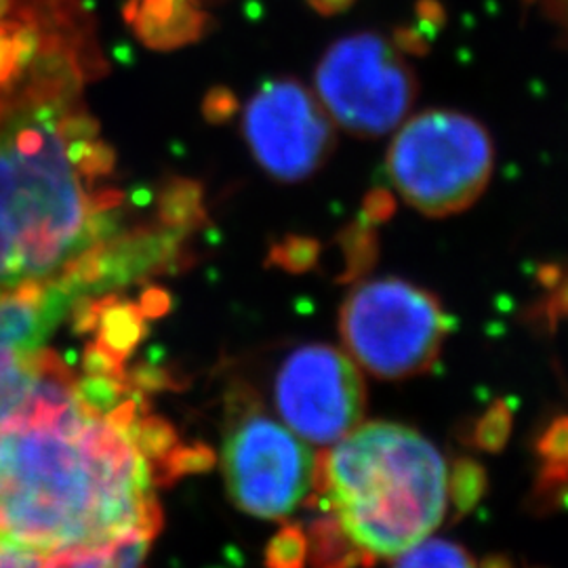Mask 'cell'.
Returning <instances> with one entry per match:
<instances>
[{"label": "cell", "mask_w": 568, "mask_h": 568, "mask_svg": "<svg viewBox=\"0 0 568 568\" xmlns=\"http://www.w3.org/2000/svg\"><path fill=\"white\" fill-rule=\"evenodd\" d=\"M142 417L129 373H79L47 347L0 417V539L49 556L131 532L154 537L163 514Z\"/></svg>", "instance_id": "cell-1"}, {"label": "cell", "mask_w": 568, "mask_h": 568, "mask_svg": "<svg viewBox=\"0 0 568 568\" xmlns=\"http://www.w3.org/2000/svg\"><path fill=\"white\" fill-rule=\"evenodd\" d=\"M84 30L44 21L0 89V286L77 278L103 253L93 180L112 161L81 105Z\"/></svg>", "instance_id": "cell-2"}, {"label": "cell", "mask_w": 568, "mask_h": 568, "mask_svg": "<svg viewBox=\"0 0 568 568\" xmlns=\"http://www.w3.org/2000/svg\"><path fill=\"white\" fill-rule=\"evenodd\" d=\"M314 487L368 558H392L427 539L447 514L445 459L424 436L366 424L316 459Z\"/></svg>", "instance_id": "cell-3"}, {"label": "cell", "mask_w": 568, "mask_h": 568, "mask_svg": "<svg viewBox=\"0 0 568 568\" xmlns=\"http://www.w3.org/2000/svg\"><path fill=\"white\" fill-rule=\"evenodd\" d=\"M495 150L487 129L453 110H429L400 124L387 173L413 209L447 217L476 203L490 180Z\"/></svg>", "instance_id": "cell-4"}, {"label": "cell", "mask_w": 568, "mask_h": 568, "mask_svg": "<svg viewBox=\"0 0 568 568\" xmlns=\"http://www.w3.org/2000/svg\"><path fill=\"white\" fill-rule=\"evenodd\" d=\"M352 358L375 377L405 379L436 363L447 316L436 297L398 278L358 284L339 316Z\"/></svg>", "instance_id": "cell-5"}, {"label": "cell", "mask_w": 568, "mask_h": 568, "mask_svg": "<svg viewBox=\"0 0 568 568\" xmlns=\"http://www.w3.org/2000/svg\"><path fill=\"white\" fill-rule=\"evenodd\" d=\"M316 91L331 121L356 135L379 138L406 121L417 82L394 42L358 32L326 49Z\"/></svg>", "instance_id": "cell-6"}, {"label": "cell", "mask_w": 568, "mask_h": 568, "mask_svg": "<svg viewBox=\"0 0 568 568\" xmlns=\"http://www.w3.org/2000/svg\"><path fill=\"white\" fill-rule=\"evenodd\" d=\"M225 483L232 501L260 518H284L314 487L316 457L295 432L255 408L227 429Z\"/></svg>", "instance_id": "cell-7"}, {"label": "cell", "mask_w": 568, "mask_h": 568, "mask_svg": "<svg viewBox=\"0 0 568 568\" xmlns=\"http://www.w3.org/2000/svg\"><path fill=\"white\" fill-rule=\"evenodd\" d=\"M274 400L284 424L300 438L326 447L361 424L365 384L344 352L331 345H304L278 368Z\"/></svg>", "instance_id": "cell-8"}, {"label": "cell", "mask_w": 568, "mask_h": 568, "mask_svg": "<svg viewBox=\"0 0 568 568\" xmlns=\"http://www.w3.org/2000/svg\"><path fill=\"white\" fill-rule=\"evenodd\" d=\"M244 138L253 159L281 182H302L333 150L325 105L295 81L264 84L244 108Z\"/></svg>", "instance_id": "cell-9"}, {"label": "cell", "mask_w": 568, "mask_h": 568, "mask_svg": "<svg viewBox=\"0 0 568 568\" xmlns=\"http://www.w3.org/2000/svg\"><path fill=\"white\" fill-rule=\"evenodd\" d=\"M81 295L65 278L0 286V417L32 379L47 339Z\"/></svg>", "instance_id": "cell-10"}, {"label": "cell", "mask_w": 568, "mask_h": 568, "mask_svg": "<svg viewBox=\"0 0 568 568\" xmlns=\"http://www.w3.org/2000/svg\"><path fill=\"white\" fill-rule=\"evenodd\" d=\"M152 539L143 532H131L100 544L60 549L44 556V568H145Z\"/></svg>", "instance_id": "cell-11"}, {"label": "cell", "mask_w": 568, "mask_h": 568, "mask_svg": "<svg viewBox=\"0 0 568 568\" xmlns=\"http://www.w3.org/2000/svg\"><path fill=\"white\" fill-rule=\"evenodd\" d=\"M307 537V556L314 568H354L356 565H373L363 549L356 548L345 535L339 520L331 514L318 518Z\"/></svg>", "instance_id": "cell-12"}, {"label": "cell", "mask_w": 568, "mask_h": 568, "mask_svg": "<svg viewBox=\"0 0 568 568\" xmlns=\"http://www.w3.org/2000/svg\"><path fill=\"white\" fill-rule=\"evenodd\" d=\"M392 568H476L466 549L445 539H424L398 554Z\"/></svg>", "instance_id": "cell-13"}, {"label": "cell", "mask_w": 568, "mask_h": 568, "mask_svg": "<svg viewBox=\"0 0 568 568\" xmlns=\"http://www.w3.org/2000/svg\"><path fill=\"white\" fill-rule=\"evenodd\" d=\"M487 476L483 466H478L471 459H462L453 466L448 493L453 497V506L459 514H466L478 504V499L485 495Z\"/></svg>", "instance_id": "cell-14"}, {"label": "cell", "mask_w": 568, "mask_h": 568, "mask_svg": "<svg viewBox=\"0 0 568 568\" xmlns=\"http://www.w3.org/2000/svg\"><path fill=\"white\" fill-rule=\"evenodd\" d=\"M307 560V537L295 525L284 527L265 548V567L304 568Z\"/></svg>", "instance_id": "cell-15"}, {"label": "cell", "mask_w": 568, "mask_h": 568, "mask_svg": "<svg viewBox=\"0 0 568 568\" xmlns=\"http://www.w3.org/2000/svg\"><path fill=\"white\" fill-rule=\"evenodd\" d=\"M511 429V413L506 403H495L476 427V445L485 450H501Z\"/></svg>", "instance_id": "cell-16"}, {"label": "cell", "mask_w": 568, "mask_h": 568, "mask_svg": "<svg viewBox=\"0 0 568 568\" xmlns=\"http://www.w3.org/2000/svg\"><path fill=\"white\" fill-rule=\"evenodd\" d=\"M539 453L546 464H567V419L558 417L544 438L539 440Z\"/></svg>", "instance_id": "cell-17"}, {"label": "cell", "mask_w": 568, "mask_h": 568, "mask_svg": "<svg viewBox=\"0 0 568 568\" xmlns=\"http://www.w3.org/2000/svg\"><path fill=\"white\" fill-rule=\"evenodd\" d=\"M0 568H44V556L0 539Z\"/></svg>", "instance_id": "cell-18"}, {"label": "cell", "mask_w": 568, "mask_h": 568, "mask_svg": "<svg viewBox=\"0 0 568 568\" xmlns=\"http://www.w3.org/2000/svg\"><path fill=\"white\" fill-rule=\"evenodd\" d=\"M483 568H511V565H509V560L501 558V556H490L485 560Z\"/></svg>", "instance_id": "cell-19"}]
</instances>
